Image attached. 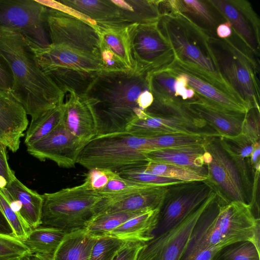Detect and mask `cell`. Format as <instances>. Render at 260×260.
<instances>
[{"label": "cell", "mask_w": 260, "mask_h": 260, "mask_svg": "<svg viewBox=\"0 0 260 260\" xmlns=\"http://www.w3.org/2000/svg\"><path fill=\"white\" fill-rule=\"evenodd\" d=\"M0 61L12 76L11 93L31 120L64 102L66 94L40 68L26 37L2 26Z\"/></svg>", "instance_id": "cell-1"}, {"label": "cell", "mask_w": 260, "mask_h": 260, "mask_svg": "<svg viewBox=\"0 0 260 260\" xmlns=\"http://www.w3.org/2000/svg\"><path fill=\"white\" fill-rule=\"evenodd\" d=\"M147 73L135 64L134 69L99 72L82 95L95 111L100 134L124 132L141 111L140 94L149 90Z\"/></svg>", "instance_id": "cell-2"}, {"label": "cell", "mask_w": 260, "mask_h": 260, "mask_svg": "<svg viewBox=\"0 0 260 260\" xmlns=\"http://www.w3.org/2000/svg\"><path fill=\"white\" fill-rule=\"evenodd\" d=\"M259 219L254 216L250 204L224 203L217 196L198 221L182 260L218 245L249 241L259 248Z\"/></svg>", "instance_id": "cell-3"}, {"label": "cell", "mask_w": 260, "mask_h": 260, "mask_svg": "<svg viewBox=\"0 0 260 260\" xmlns=\"http://www.w3.org/2000/svg\"><path fill=\"white\" fill-rule=\"evenodd\" d=\"M157 26L171 46L176 60L242 102L220 72L209 43L208 31L179 12L161 15Z\"/></svg>", "instance_id": "cell-4"}, {"label": "cell", "mask_w": 260, "mask_h": 260, "mask_svg": "<svg viewBox=\"0 0 260 260\" xmlns=\"http://www.w3.org/2000/svg\"><path fill=\"white\" fill-rule=\"evenodd\" d=\"M220 72L236 95L250 109H259V60L233 32L220 39L208 32Z\"/></svg>", "instance_id": "cell-5"}, {"label": "cell", "mask_w": 260, "mask_h": 260, "mask_svg": "<svg viewBox=\"0 0 260 260\" xmlns=\"http://www.w3.org/2000/svg\"><path fill=\"white\" fill-rule=\"evenodd\" d=\"M204 146L205 182L223 202L238 201L252 206L254 173L249 164L233 157L220 143L218 136L207 137Z\"/></svg>", "instance_id": "cell-6"}, {"label": "cell", "mask_w": 260, "mask_h": 260, "mask_svg": "<svg viewBox=\"0 0 260 260\" xmlns=\"http://www.w3.org/2000/svg\"><path fill=\"white\" fill-rule=\"evenodd\" d=\"M152 149L149 138L126 131L102 134L87 143L77 164L88 170L97 168L119 173L145 167L149 162L145 153Z\"/></svg>", "instance_id": "cell-7"}, {"label": "cell", "mask_w": 260, "mask_h": 260, "mask_svg": "<svg viewBox=\"0 0 260 260\" xmlns=\"http://www.w3.org/2000/svg\"><path fill=\"white\" fill-rule=\"evenodd\" d=\"M42 225L69 233L84 229L94 217V208L102 196L84 182L42 194Z\"/></svg>", "instance_id": "cell-8"}, {"label": "cell", "mask_w": 260, "mask_h": 260, "mask_svg": "<svg viewBox=\"0 0 260 260\" xmlns=\"http://www.w3.org/2000/svg\"><path fill=\"white\" fill-rule=\"evenodd\" d=\"M46 20L51 44L63 46L101 60V40L95 26L48 7Z\"/></svg>", "instance_id": "cell-9"}, {"label": "cell", "mask_w": 260, "mask_h": 260, "mask_svg": "<svg viewBox=\"0 0 260 260\" xmlns=\"http://www.w3.org/2000/svg\"><path fill=\"white\" fill-rule=\"evenodd\" d=\"M216 197L213 192L180 222L145 243L136 260H182L198 221Z\"/></svg>", "instance_id": "cell-10"}, {"label": "cell", "mask_w": 260, "mask_h": 260, "mask_svg": "<svg viewBox=\"0 0 260 260\" xmlns=\"http://www.w3.org/2000/svg\"><path fill=\"white\" fill-rule=\"evenodd\" d=\"M47 10V7L36 0H0V26L20 32L41 47H47L50 42Z\"/></svg>", "instance_id": "cell-11"}, {"label": "cell", "mask_w": 260, "mask_h": 260, "mask_svg": "<svg viewBox=\"0 0 260 260\" xmlns=\"http://www.w3.org/2000/svg\"><path fill=\"white\" fill-rule=\"evenodd\" d=\"M205 180L168 186L154 231L159 235L176 225L200 206L213 192Z\"/></svg>", "instance_id": "cell-12"}, {"label": "cell", "mask_w": 260, "mask_h": 260, "mask_svg": "<svg viewBox=\"0 0 260 260\" xmlns=\"http://www.w3.org/2000/svg\"><path fill=\"white\" fill-rule=\"evenodd\" d=\"M157 23L138 24L132 38L135 64L148 72L167 68L175 60L174 52L159 31Z\"/></svg>", "instance_id": "cell-13"}, {"label": "cell", "mask_w": 260, "mask_h": 260, "mask_svg": "<svg viewBox=\"0 0 260 260\" xmlns=\"http://www.w3.org/2000/svg\"><path fill=\"white\" fill-rule=\"evenodd\" d=\"M87 143L72 134L62 121L45 137L27 146V151L41 161L50 159L60 167L71 168Z\"/></svg>", "instance_id": "cell-14"}, {"label": "cell", "mask_w": 260, "mask_h": 260, "mask_svg": "<svg viewBox=\"0 0 260 260\" xmlns=\"http://www.w3.org/2000/svg\"><path fill=\"white\" fill-rule=\"evenodd\" d=\"M229 21L233 31L258 58L260 55V21L250 2L246 0H209Z\"/></svg>", "instance_id": "cell-15"}, {"label": "cell", "mask_w": 260, "mask_h": 260, "mask_svg": "<svg viewBox=\"0 0 260 260\" xmlns=\"http://www.w3.org/2000/svg\"><path fill=\"white\" fill-rule=\"evenodd\" d=\"M169 186L147 185L118 194L103 196L94 206V216L103 213L160 209Z\"/></svg>", "instance_id": "cell-16"}, {"label": "cell", "mask_w": 260, "mask_h": 260, "mask_svg": "<svg viewBox=\"0 0 260 260\" xmlns=\"http://www.w3.org/2000/svg\"><path fill=\"white\" fill-rule=\"evenodd\" d=\"M125 131L139 137L150 138L173 133L204 136L217 135L202 128L185 118L167 115H155L141 111L126 126Z\"/></svg>", "instance_id": "cell-17"}, {"label": "cell", "mask_w": 260, "mask_h": 260, "mask_svg": "<svg viewBox=\"0 0 260 260\" xmlns=\"http://www.w3.org/2000/svg\"><path fill=\"white\" fill-rule=\"evenodd\" d=\"M41 69L49 67H61L88 72L104 70L101 60L68 48L50 44L43 48L26 37Z\"/></svg>", "instance_id": "cell-18"}, {"label": "cell", "mask_w": 260, "mask_h": 260, "mask_svg": "<svg viewBox=\"0 0 260 260\" xmlns=\"http://www.w3.org/2000/svg\"><path fill=\"white\" fill-rule=\"evenodd\" d=\"M62 123L81 140L88 142L100 134V122L91 106L82 96L73 91L66 93Z\"/></svg>", "instance_id": "cell-19"}, {"label": "cell", "mask_w": 260, "mask_h": 260, "mask_svg": "<svg viewBox=\"0 0 260 260\" xmlns=\"http://www.w3.org/2000/svg\"><path fill=\"white\" fill-rule=\"evenodd\" d=\"M168 68L182 74L186 78L188 86L206 101L222 109L240 113H246L250 109L246 104L176 59Z\"/></svg>", "instance_id": "cell-20"}, {"label": "cell", "mask_w": 260, "mask_h": 260, "mask_svg": "<svg viewBox=\"0 0 260 260\" xmlns=\"http://www.w3.org/2000/svg\"><path fill=\"white\" fill-rule=\"evenodd\" d=\"M184 105L197 117L203 120L220 136L233 137L239 135L246 113L232 111L216 106L197 94Z\"/></svg>", "instance_id": "cell-21"}, {"label": "cell", "mask_w": 260, "mask_h": 260, "mask_svg": "<svg viewBox=\"0 0 260 260\" xmlns=\"http://www.w3.org/2000/svg\"><path fill=\"white\" fill-rule=\"evenodd\" d=\"M28 120L22 105L8 91L0 89V141L16 152Z\"/></svg>", "instance_id": "cell-22"}, {"label": "cell", "mask_w": 260, "mask_h": 260, "mask_svg": "<svg viewBox=\"0 0 260 260\" xmlns=\"http://www.w3.org/2000/svg\"><path fill=\"white\" fill-rule=\"evenodd\" d=\"M0 190L13 209L31 229L41 225L42 195L28 188L16 177Z\"/></svg>", "instance_id": "cell-23"}, {"label": "cell", "mask_w": 260, "mask_h": 260, "mask_svg": "<svg viewBox=\"0 0 260 260\" xmlns=\"http://www.w3.org/2000/svg\"><path fill=\"white\" fill-rule=\"evenodd\" d=\"M204 144L151 150L145 153V156L149 161L183 167L207 177Z\"/></svg>", "instance_id": "cell-24"}, {"label": "cell", "mask_w": 260, "mask_h": 260, "mask_svg": "<svg viewBox=\"0 0 260 260\" xmlns=\"http://www.w3.org/2000/svg\"><path fill=\"white\" fill-rule=\"evenodd\" d=\"M138 25L97 23L95 26L101 42L107 46L128 70L135 67L132 52V38Z\"/></svg>", "instance_id": "cell-25"}, {"label": "cell", "mask_w": 260, "mask_h": 260, "mask_svg": "<svg viewBox=\"0 0 260 260\" xmlns=\"http://www.w3.org/2000/svg\"><path fill=\"white\" fill-rule=\"evenodd\" d=\"M170 3L172 13L184 15L198 26L211 34L215 35L217 26L226 21L209 0H170Z\"/></svg>", "instance_id": "cell-26"}, {"label": "cell", "mask_w": 260, "mask_h": 260, "mask_svg": "<svg viewBox=\"0 0 260 260\" xmlns=\"http://www.w3.org/2000/svg\"><path fill=\"white\" fill-rule=\"evenodd\" d=\"M159 211L160 209H155L143 212L101 236L146 243L154 237L153 232L158 223Z\"/></svg>", "instance_id": "cell-27"}, {"label": "cell", "mask_w": 260, "mask_h": 260, "mask_svg": "<svg viewBox=\"0 0 260 260\" xmlns=\"http://www.w3.org/2000/svg\"><path fill=\"white\" fill-rule=\"evenodd\" d=\"M119 10L116 25L147 24L158 22L160 14L157 1L112 0Z\"/></svg>", "instance_id": "cell-28"}, {"label": "cell", "mask_w": 260, "mask_h": 260, "mask_svg": "<svg viewBox=\"0 0 260 260\" xmlns=\"http://www.w3.org/2000/svg\"><path fill=\"white\" fill-rule=\"evenodd\" d=\"M41 70L66 94L73 91L80 96L84 94L99 73L61 67H49Z\"/></svg>", "instance_id": "cell-29"}, {"label": "cell", "mask_w": 260, "mask_h": 260, "mask_svg": "<svg viewBox=\"0 0 260 260\" xmlns=\"http://www.w3.org/2000/svg\"><path fill=\"white\" fill-rule=\"evenodd\" d=\"M96 239L84 229L67 233L53 255L54 260H90Z\"/></svg>", "instance_id": "cell-30"}, {"label": "cell", "mask_w": 260, "mask_h": 260, "mask_svg": "<svg viewBox=\"0 0 260 260\" xmlns=\"http://www.w3.org/2000/svg\"><path fill=\"white\" fill-rule=\"evenodd\" d=\"M61 3L89 17L96 23H117L119 10L112 0H61Z\"/></svg>", "instance_id": "cell-31"}, {"label": "cell", "mask_w": 260, "mask_h": 260, "mask_svg": "<svg viewBox=\"0 0 260 260\" xmlns=\"http://www.w3.org/2000/svg\"><path fill=\"white\" fill-rule=\"evenodd\" d=\"M67 233L58 228L41 225L32 229L22 242L31 254L54 255Z\"/></svg>", "instance_id": "cell-32"}, {"label": "cell", "mask_w": 260, "mask_h": 260, "mask_svg": "<svg viewBox=\"0 0 260 260\" xmlns=\"http://www.w3.org/2000/svg\"><path fill=\"white\" fill-rule=\"evenodd\" d=\"M177 74L169 68H164L147 73V80L154 100L159 102L183 103L176 95Z\"/></svg>", "instance_id": "cell-33"}, {"label": "cell", "mask_w": 260, "mask_h": 260, "mask_svg": "<svg viewBox=\"0 0 260 260\" xmlns=\"http://www.w3.org/2000/svg\"><path fill=\"white\" fill-rule=\"evenodd\" d=\"M64 109L63 102L31 120L24 140L26 146L44 138L60 124Z\"/></svg>", "instance_id": "cell-34"}, {"label": "cell", "mask_w": 260, "mask_h": 260, "mask_svg": "<svg viewBox=\"0 0 260 260\" xmlns=\"http://www.w3.org/2000/svg\"><path fill=\"white\" fill-rule=\"evenodd\" d=\"M145 211H123L100 214L95 216L84 229L88 234L95 237H99L117 228L131 218Z\"/></svg>", "instance_id": "cell-35"}, {"label": "cell", "mask_w": 260, "mask_h": 260, "mask_svg": "<svg viewBox=\"0 0 260 260\" xmlns=\"http://www.w3.org/2000/svg\"><path fill=\"white\" fill-rule=\"evenodd\" d=\"M143 169L156 175L184 182L203 181L207 178L190 169L168 163L149 161Z\"/></svg>", "instance_id": "cell-36"}, {"label": "cell", "mask_w": 260, "mask_h": 260, "mask_svg": "<svg viewBox=\"0 0 260 260\" xmlns=\"http://www.w3.org/2000/svg\"><path fill=\"white\" fill-rule=\"evenodd\" d=\"M212 260H260L259 248L249 241H241L221 249Z\"/></svg>", "instance_id": "cell-37"}, {"label": "cell", "mask_w": 260, "mask_h": 260, "mask_svg": "<svg viewBox=\"0 0 260 260\" xmlns=\"http://www.w3.org/2000/svg\"><path fill=\"white\" fill-rule=\"evenodd\" d=\"M209 136L185 133H173L149 139L152 150L169 147L203 144Z\"/></svg>", "instance_id": "cell-38"}, {"label": "cell", "mask_w": 260, "mask_h": 260, "mask_svg": "<svg viewBox=\"0 0 260 260\" xmlns=\"http://www.w3.org/2000/svg\"><path fill=\"white\" fill-rule=\"evenodd\" d=\"M127 241L107 236L97 237L91 250L90 260H112Z\"/></svg>", "instance_id": "cell-39"}, {"label": "cell", "mask_w": 260, "mask_h": 260, "mask_svg": "<svg viewBox=\"0 0 260 260\" xmlns=\"http://www.w3.org/2000/svg\"><path fill=\"white\" fill-rule=\"evenodd\" d=\"M0 208L10 224L14 236L23 241L32 229L25 223L13 209L11 204L0 190Z\"/></svg>", "instance_id": "cell-40"}, {"label": "cell", "mask_w": 260, "mask_h": 260, "mask_svg": "<svg viewBox=\"0 0 260 260\" xmlns=\"http://www.w3.org/2000/svg\"><path fill=\"white\" fill-rule=\"evenodd\" d=\"M143 168L127 170L119 172L118 174L124 178L139 183L151 185H171L185 182L156 175L146 171Z\"/></svg>", "instance_id": "cell-41"}, {"label": "cell", "mask_w": 260, "mask_h": 260, "mask_svg": "<svg viewBox=\"0 0 260 260\" xmlns=\"http://www.w3.org/2000/svg\"><path fill=\"white\" fill-rule=\"evenodd\" d=\"M151 185L132 181L121 177L115 172L105 187L99 193L102 196L118 194L139 188Z\"/></svg>", "instance_id": "cell-42"}, {"label": "cell", "mask_w": 260, "mask_h": 260, "mask_svg": "<svg viewBox=\"0 0 260 260\" xmlns=\"http://www.w3.org/2000/svg\"><path fill=\"white\" fill-rule=\"evenodd\" d=\"M241 134L255 143L259 142V109L251 108L246 113Z\"/></svg>", "instance_id": "cell-43"}, {"label": "cell", "mask_w": 260, "mask_h": 260, "mask_svg": "<svg viewBox=\"0 0 260 260\" xmlns=\"http://www.w3.org/2000/svg\"><path fill=\"white\" fill-rule=\"evenodd\" d=\"M29 253L26 247L16 237L0 234V256L20 255Z\"/></svg>", "instance_id": "cell-44"}, {"label": "cell", "mask_w": 260, "mask_h": 260, "mask_svg": "<svg viewBox=\"0 0 260 260\" xmlns=\"http://www.w3.org/2000/svg\"><path fill=\"white\" fill-rule=\"evenodd\" d=\"M115 172L108 169L93 168L86 174L84 182L93 190L99 192L107 185Z\"/></svg>", "instance_id": "cell-45"}, {"label": "cell", "mask_w": 260, "mask_h": 260, "mask_svg": "<svg viewBox=\"0 0 260 260\" xmlns=\"http://www.w3.org/2000/svg\"><path fill=\"white\" fill-rule=\"evenodd\" d=\"M101 59L104 70L106 71H119L127 69L114 54L104 44L101 42Z\"/></svg>", "instance_id": "cell-46"}, {"label": "cell", "mask_w": 260, "mask_h": 260, "mask_svg": "<svg viewBox=\"0 0 260 260\" xmlns=\"http://www.w3.org/2000/svg\"><path fill=\"white\" fill-rule=\"evenodd\" d=\"M6 146L0 141V189L5 188L15 177L8 162Z\"/></svg>", "instance_id": "cell-47"}, {"label": "cell", "mask_w": 260, "mask_h": 260, "mask_svg": "<svg viewBox=\"0 0 260 260\" xmlns=\"http://www.w3.org/2000/svg\"><path fill=\"white\" fill-rule=\"evenodd\" d=\"M42 5L51 9H53L62 12H63L69 15L74 16L78 19L84 21L92 25L96 26L97 23L94 21L92 20L89 17L86 15L77 11L76 10L67 6L59 1H37Z\"/></svg>", "instance_id": "cell-48"}, {"label": "cell", "mask_w": 260, "mask_h": 260, "mask_svg": "<svg viewBox=\"0 0 260 260\" xmlns=\"http://www.w3.org/2000/svg\"><path fill=\"white\" fill-rule=\"evenodd\" d=\"M144 243L136 241L126 242L118 250L112 260H136Z\"/></svg>", "instance_id": "cell-49"}, {"label": "cell", "mask_w": 260, "mask_h": 260, "mask_svg": "<svg viewBox=\"0 0 260 260\" xmlns=\"http://www.w3.org/2000/svg\"><path fill=\"white\" fill-rule=\"evenodd\" d=\"M226 246L218 245L203 249L187 260H212L217 253Z\"/></svg>", "instance_id": "cell-50"}, {"label": "cell", "mask_w": 260, "mask_h": 260, "mask_svg": "<svg viewBox=\"0 0 260 260\" xmlns=\"http://www.w3.org/2000/svg\"><path fill=\"white\" fill-rule=\"evenodd\" d=\"M12 82L11 74L0 61V89L11 93Z\"/></svg>", "instance_id": "cell-51"}, {"label": "cell", "mask_w": 260, "mask_h": 260, "mask_svg": "<svg viewBox=\"0 0 260 260\" xmlns=\"http://www.w3.org/2000/svg\"><path fill=\"white\" fill-rule=\"evenodd\" d=\"M153 100V95L149 90H147L143 92L139 96L138 105L140 109L145 110L152 105Z\"/></svg>", "instance_id": "cell-52"}, {"label": "cell", "mask_w": 260, "mask_h": 260, "mask_svg": "<svg viewBox=\"0 0 260 260\" xmlns=\"http://www.w3.org/2000/svg\"><path fill=\"white\" fill-rule=\"evenodd\" d=\"M233 33L232 25L229 21L219 24L215 30L216 36L220 39H226L231 36Z\"/></svg>", "instance_id": "cell-53"}, {"label": "cell", "mask_w": 260, "mask_h": 260, "mask_svg": "<svg viewBox=\"0 0 260 260\" xmlns=\"http://www.w3.org/2000/svg\"><path fill=\"white\" fill-rule=\"evenodd\" d=\"M0 234L14 236L13 231L0 208Z\"/></svg>", "instance_id": "cell-54"}, {"label": "cell", "mask_w": 260, "mask_h": 260, "mask_svg": "<svg viewBox=\"0 0 260 260\" xmlns=\"http://www.w3.org/2000/svg\"><path fill=\"white\" fill-rule=\"evenodd\" d=\"M30 253L20 255L0 256V260H31Z\"/></svg>", "instance_id": "cell-55"}, {"label": "cell", "mask_w": 260, "mask_h": 260, "mask_svg": "<svg viewBox=\"0 0 260 260\" xmlns=\"http://www.w3.org/2000/svg\"><path fill=\"white\" fill-rule=\"evenodd\" d=\"M31 260H54L53 255L43 253H30Z\"/></svg>", "instance_id": "cell-56"}]
</instances>
